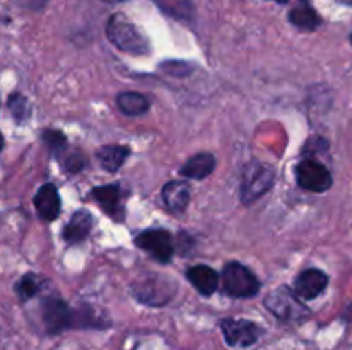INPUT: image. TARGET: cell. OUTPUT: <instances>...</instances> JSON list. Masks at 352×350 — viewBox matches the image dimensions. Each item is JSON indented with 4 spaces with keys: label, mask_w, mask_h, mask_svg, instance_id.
Returning <instances> with one entry per match:
<instances>
[{
    "label": "cell",
    "mask_w": 352,
    "mask_h": 350,
    "mask_svg": "<svg viewBox=\"0 0 352 350\" xmlns=\"http://www.w3.org/2000/svg\"><path fill=\"white\" fill-rule=\"evenodd\" d=\"M43 141L55 158H58L65 150H67V139H65L64 134L58 132V130H43Z\"/></svg>",
    "instance_id": "cell-21"
},
{
    "label": "cell",
    "mask_w": 352,
    "mask_h": 350,
    "mask_svg": "<svg viewBox=\"0 0 352 350\" xmlns=\"http://www.w3.org/2000/svg\"><path fill=\"white\" fill-rule=\"evenodd\" d=\"M57 160H60V163L64 165L65 170L71 172V174H76V172L82 170V168H85V163H86V160H85V156H82L81 151H69V148L60 154V156L57 158Z\"/></svg>",
    "instance_id": "cell-22"
},
{
    "label": "cell",
    "mask_w": 352,
    "mask_h": 350,
    "mask_svg": "<svg viewBox=\"0 0 352 350\" xmlns=\"http://www.w3.org/2000/svg\"><path fill=\"white\" fill-rule=\"evenodd\" d=\"M93 198L98 201V205L105 209L107 213H110L112 216L119 218L122 215V191H120V185L110 184V185H100V187L93 189ZM122 218V216H120Z\"/></svg>",
    "instance_id": "cell-15"
},
{
    "label": "cell",
    "mask_w": 352,
    "mask_h": 350,
    "mask_svg": "<svg viewBox=\"0 0 352 350\" xmlns=\"http://www.w3.org/2000/svg\"><path fill=\"white\" fill-rule=\"evenodd\" d=\"M103 2H110V3H112V2H120V0H103Z\"/></svg>",
    "instance_id": "cell-29"
},
{
    "label": "cell",
    "mask_w": 352,
    "mask_h": 350,
    "mask_svg": "<svg viewBox=\"0 0 352 350\" xmlns=\"http://www.w3.org/2000/svg\"><path fill=\"white\" fill-rule=\"evenodd\" d=\"M265 305L268 311L274 312L277 318L291 321V319H299L308 312V309L299 302V297L287 287L275 288L272 294H268Z\"/></svg>",
    "instance_id": "cell-6"
},
{
    "label": "cell",
    "mask_w": 352,
    "mask_h": 350,
    "mask_svg": "<svg viewBox=\"0 0 352 350\" xmlns=\"http://www.w3.org/2000/svg\"><path fill=\"white\" fill-rule=\"evenodd\" d=\"M165 12L175 17H188L191 14V5L188 0H155Z\"/></svg>",
    "instance_id": "cell-23"
},
{
    "label": "cell",
    "mask_w": 352,
    "mask_h": 350,
    "mask_svg": "<svg viewBox=\"0 0 352 350\" xmlns=\"http://www.w3.org/2000/svg\"><path fill=\"white\" fill-rule=\"evenodd\" d=\"M41 318L48 333H58L72 326L74 311L58 297H47L41 305Z\"/></svg>",
    "instance_id": "cell-8"
},
{
    "label": "cell",
    "mask_w": 352,
    "mask_h": 350,
    "mask_svg": "<svg viewBox=\"0 0 352 350\" xmlns=\"http://www.w3.org/2000/svg\"><path fill=\"white\" fill-rule=\"evenodd\" d=\"M21 2H23V5H28V7H33V9H36V7L43 5L47 0H21Z\"/></svg>",
    "instance_id": "cell-25"
},
{
    "label": "cell",
    "mask_w": 352,
    "mask_h": 350,
    "mask_svg": "<svg viewBox=\"0 0 352 350\" xmlns=\"http://www.w3.org/2000/svg\"><path fill=\"white\" fill-rule=\"evenodd\" d=\"M275 172L270 165L263 161H251L243 172V180H241V201L251 205L267 194L274 185Z\"/></svg>",
    "instance_id": "cell-2"
},
{
    "label": "cell",
    "mask_w": 352,
    "mask_h": 350,
    "mask_svg": "<svg viewBox=\"0 0 352 350\" xmlns=\"http://www.w3.org/2000/svg\"><path fill=\"white\" fill-rule=\"evenodd\" d=\"M351 41H352V36H351Z\"/></svg>",
    "instance_id": "cell-30"
},
{
    "label": "cell",
    "mask_w": 352,
    "mask_h": 350,
    "mask_svg": "<svg viewBox=\"0 0 352 350\" xmlns=\"http://www.w3.org/2000/svg\"><path fill=\"white\" fill-rule=\"evenodd\" d=\"M327 285H329V277L323 271L311 268V270H305L296 278L292 292L302 301H311L325 290Z\"/></svg>",
    "instance_id": "cell-10"
},
{
    "label": "cell",
    "mask_w": 352,
    "mask_h": 350,
    "mask_svg": "<svg viewBox=\"0 0 352 350\" xmlns=\"http://www.w3.org/2000/svg\"><path fill=\"white\" fill-rule=\"evenodd\" d=\"M41 283H43V280H41L38 275H24V277L16 283V294L19 295L21 301H30V299H33L34 295L40 292Z\"/></svg>",
    "instance_id": "cell-20"
},
{
    "label": "cell",
    "mask_w": 352,
    "mask_h": 350,
    "mask_svg": "<svg viewBox=\"0 0 352 350\" xmlns=\"http://www.w3.org/2000/svg\"><path fill=\"white\" fill-rule=\"evenodd\" d=\"M9 108L17 122H24V120L30 117V106H28V100L24 98L23 95H19V93H14V95L9 98Z\"/></svg>",
    "instance_id": "cell-24"
},
{
    "label": "cell",
    "mask_w": 352,
    "mask_h": 350,
    "mask_svg": "<svg viewBox=\"0 0 352 350\" xmlns=\"http://www.w3.org/2000/svg\"><path fill=\"white\" fill-rule=\"evenodd\" d=\"M296 180L306 191L325 192L332 185V175L320 161L302 160L296 168Z\"/></svg>",
    "instance_id": "cell-7"
},
{
    "label": "cell",
    "mask_w": 352,
    "mask_h": 350,
    "mask_svg": "<svg viewBox=\"0 0 352 350\" xmlns=\"http://www.w3.org/2000/svg\"><path fill=\"white\" fill-rule=\"evenodd\" d=\"M340 2H344V3H349V5H352V0H340Z\"/></svg>",
    "instance_id": "cell-28"
},
{
    "label": "cell",
    "mask_w": 352,
    "mask_h": 350,
    "mask_svg": "<svg viewBox=\"0 0 352 350\" xmlns=\"http://www.w3.org/2000/svg\"><path fill=\"white\" fill-rule=\"evenodd\" d=\"M133 290L143 304L164 305L174 297L177 287L174 281L165 277H146L144 280L138 281Z\"/></svg>",
    "instance_id": "cell-4"
},
{
    "label": "cell",
    "mask_w": 352,
    "mask_h": 350,
    "mask_svg": "<svg viewBox=\"0 0 352 350\" xmlns=\"http://www.w3.org/2000/svg\"><path fill=\"white\" fill-rule=\"evenodd\" d=\"M217 167V160L212 153H198L195 156L189 158L184 165L181 167V175L188 178H205L215 170Z\"/></svg>",
    "instance_id": "cell-16"
},
{
    "label": "cell",
    "mask_w": 352,
    "mask_h": 350,
    "mask_svg": "<svg viewBox=\"0 0 352 350\" xmlns=\"http://www.w3.org/2000/svg\"><path fill=\"white\" fill-rule=\"evenodd\" d=\"M188 280L195 285L196 290L203 295H213L219 288L220 277L213 268L206 266V264H196L191 266L186 273Z\"/></svg>",
    "instance_id": "cell-13"
},
{
    "label": "cell",
    "mask_w": 352,
    "mask_h": 350,
    "mask_svg": "<svg viewBox=\"0 0 352 350\" xmlns=\"http://www.w3.org/2000/svg\"><path fill=\"white\" fill-rule=\"evenodd\" d=\"M117 106H119V110L124 113V115L138 117L148 112V108H150V102H148L146 96H143L141 93L126 91V93H120V95L117 96Z\"/></svg>",
    "instance_id": "cell-18"
},
{
    "label": "cell",
    "mask_w": 352,
    "mask_h": 350,
    "mask_svg": "<svg viewBox=\"0 0 352 350\" xmlns=\"http://www.w3.org/2000/svg\"><path fill=\"white\" fill-rule=\"evenodd\" d=\"M289 21L296 27L305 31H313L320 26V16L316 10L309 5L308 0H299L289 12Z\"/></svg>",
    "instance_id": "cell-17"
},
{
    "label": "cell",
    "mask_w": 352,
    "mask_h": 350,
    "mask_svg": "<svg viewBox=\"0 0 352 350\" xmlns=\"http://www.w3.org/2000/svg\"><path fill=\"white\" fill-rule=\"evenodd\" d=\"M129 154L131 151L127 146H103L96 153V158H98L102 168L109 172H116L122 167Z\"/></svg>",
    "instance_id": "cell-19"
},
{
    "label": "cell",
    "mask_w": 352,
    "mask_h": 350,
    "mask_svg": "<svg viewBox=\"0 0 352 350\" xmlns=\"http://www.w3.org/2000/svg\"><path fill=\"white\" fill-rule=\"evenodd\" d=\"M34 208H36L38 215L47 222L57 218L60 213V196L54 184H45L38 189L36 196H34Z\"/></svg>",
    "instance_id": "cell-11"
},
{
    "label": "cell",
    "mask_w": 352,
    "mask_h": 350,
    "mask_svg": "<svg viewBox=\"0 0 352 350\" xmlns=\"http://www.w3.org/2000/svg\"><path fill=\"white\" fill-rule=\"evenodd\" d=\"M162 199H164V205L170 211H184L189 206V201H191V189H189V184L184 180L168 182L162 189Z\"/></svg>",
    "instance_id": "cell-12"
},
{
    "label": "cell",
    "mask_w": 352,
    "mask_h": 350,
    "mask_svg": "<svg viewBox=\"0 0 352 350\" xmlns=\"http://www.w3.org/2000/svg\"><path fill=\"white\" fill-rule=\"evenodd\" d=\"M2 148H3V137L2 134H0V151H2Z\"/></svg>",
    "instance_id": "cell-26"
},
{
    "label": "cell",
    "mask_w": 352,
    "mask_h": 350,
    "mask_svg": "<svg viewBox=\"0 0 352 350\" xmlns=\"http://www.w3.org/2000/svg\"><path fill=\"white\" fill-rule=\"evenodd\" d=\"M107 36L119 50L133 55H144L150 50V43L133 23L122 14H116L107 23Z\"/></svg>",
    "instance_id": "cell-1"
},
{
    "label": "cell",
    "mask_w": 352,
    "mask_h": 350,
    "mask_svg": "<svg viewBox=\"0 0 352 350\" xmlns=\"http://www.w3.org/2000/svg\"><path fill=\"white\" fill-rule=\"evenodd\" d=\"M274 2H277V3H285V2H289V0H274Z\"/></svg>",
    "instance_id": "cell-27"
},
{
    "label": "cell",
    "mask_w": 352,
    "mask_h": 350,
    "mask_svg": "<svg viewBox=\"0 0 352 350\" xmlns=\"http://www.w3.org/2000/svg\"><path fill=\"white\" fill-rule=\"evenodd\" d=\"M93 226V216L88 209H79L71 216L69 223L64 229V239L69 244L82 242L89 235Z\"/></svg>",
    "instance_id": "cell-14"
},
{
    "label": "cell",
    "mask_w": 352,
    "mask_h": 350,
    "mask_svg": "<svg viewBox=\"0 0 352 350\" xmlns=\"http://www.w3.org/2000/svg\"><path fill=\"white\" fill-rule=\"evenodd\" d=\"M134 242H136V246L140 249L150 253L153 256V259L160 261V263H168L172 259V256H174V239L164 229L144 230V232L138 233Z\"/></svg>",
    "instance_id": "cell-5"
},
{
    "label": "cell",
    "mask_w": 352,
    "mask_h": 350,
    "mask_svg": "<svg viewBox=\"0 0 352 350\" xmlns=\"http://www.w3.org/2000/svg\"><path fill=\"white\" fill-rule=\"evenodd\" d=\"M222 287L230 297L248 299L260 292V281L246 266L239 263H229L223 268Z\"/></svg>",
    "instance_id": "cell-3"
},
{
    "label": "cell",
    "mask_w": 352,
    "mask_h": 350,
    "mask_svg": "<svg viewBox=\"0 0 352 350\" xmlns=\"http://www.w3.org/2000/svg\"><path fill=\"white\" fill-rule=\"evenodd\" d=\"M222 333L226 342L232 347H250L258 342L261 335L260 326L246 319H223Z\"/></svg>",
    "instance_id": "cell-9"
}]
</instances>
